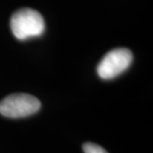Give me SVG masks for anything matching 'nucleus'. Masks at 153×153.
<instances>
[{"label": "nucleus", "mask_w": 153, "mask_h": 153, "mask_svg": "<svg viewBox=\"0 0 153 153\" xmlns=\"http://www.w3.org/2000/svg\"><path fill=\"white\" fill-rule=\"evenodd\" d=\"M82 148H84L85 153H108L105 149H103L102 146L94 144V143H91V142L85 143Z\"/></svg>", "instance_id": "20e7f679"}, {"label": "nucleus", "mask_w": 153, "mask_h": 153, "mask_svg": "<svg viewBox=\"0 0 153 153\" xmlns=\"http://www.w3.org/2000/svg\"><path fill=\"white\" fill-rule=\"evenodd\" d=\"M132 53L126 48H116L109 51L97 65V72L100 78L111 79L122 74L131 65Z\"/></svg>", "instance_id": "7ed1b4c3"}, {"label": "nucleus", "mask_w": 153, "mask_h": 153, "mask_svg": "<svg viewBox=\"0 0 153 153\" xmlns=\"http://www.w3.org/2000/svg\"><path fill=\"white\" fill-rule=\"evenodd\" d=\"M40 108V100L28 94H10L0 102V114L10 118L26 117L37 112Z\"/></svg>", "instance_id": "f03ea898"}, {"label": "nucleus", "mask_w": 153, "mask_h": 153, "mask_svg": "<svg viewBox=\"0 0 153 153\" xmlns=\"http://www.w3.org/2000/svg\"><path fill=\"white\" fill-rule=\"evenodd\" d=\"M10 28L18 40H26L42 35L45 31V21L40 12L32 8H22L12 15Z\"/></svg>", "instance_id": "f257e3e1"}]
</instances>
